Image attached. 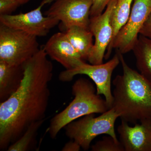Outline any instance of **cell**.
<instances>
[{"label":"cell","instance_id":"7a4b0ae2","mask_svg":"<svg viewBox=\"0 0 151 151\" xmlns=\"http://www.w3.org/2000/svg\"><path fill=\"white\" fill-rule=\"evenodd\" d=\"M118 52L123 70L113 81L112 108L122 121L135 124L151 119V81L132 69Z\"/></svg>","mask_w":151,"mask_h":151},{"label":"cell","instance_id":"5b68a950","mask_svg":"<svg viewBox=\"0 0 151 151\" xmlns=\"http://www.w3.org/2000/svg\"><path fill=\"white\" fill-rule=\"evenodd\" d=\"M40 48L37 37L0 24V61L23 65Z\"/></svg>","mask_w":151,"mask_h":151},{"label":"cell","instance_id":"7c38bea8","mask_svg":"<svg viewBox=\"0 0 151 151\" xmlns=\"http://www.w3.org/2000/svg\"><path fill=\"white\" fill-rule=\"evenodd\" d=\"M43 47L47 56L60 63L65 70L73 69L84 61L64 32L54 34Z\"/></svg>","mask_w":151,"mask_h":151},{"label":"cell","instance_id":"8992f818","mask_svg":"<svg viewBox=\"0 0 151 151\" xmlns=\"http://www.w3.org/2000/svg\"><path fill=\"white\" fill-rule=\"evenodd\" d=\"M120 63L119 53L116 52L113 58L105 63L94 65L84 61L73 69L63 70L60 73L59 79L63 82H68L73 80L76 76H87L94 82L97 94L104 96L110 109L113 101L111 78L113 71Z\"/></svg>","mask_w":151,"mask_h":151},{"label":"cell","instance_id":"5bb4252c","mask_svg":"<svg viewBox=\"0 0 151 151\" xmlns=\"http://www.w3.org/2000/svg\"><path fill=\"white\" fill-rule=\"evenodd\" d=\"M83 60H88L94 46L93 34L89 28L72 26L63 32Z\"/></svg>","mask_w":151,"mask_h":151},{"label":"cell","instance_id":"ffe728a7","mask_svg":"<svg viewBox=\"0 0 151 151\" xmlns=\"http://www.w3.org/2000/svg\"><path fill=\"white\" fill-rule=\"evenodd\" d=\"M111 0H92L90 17L101 14Z\"/></svg>","mask_w":151,"mask_h":151},{"label":"cell","instance_id":"603a6c76","mask_svg":"<svg viewBox=\"0 0 151 151\" xmlns=\"http://www.w3.org/2000/svg\"><path fill=\"white\" fill-rule=\"evenodd\" d=\"M21 5L24 4L29 1L30 0H17Z\"/></svg>","mask_w":151,"mask_h":151},{"label":"cell","instance_id":"7402d4cb","mask_svg":"<svg viewBox=\"0 0 151 151\" xmlns=\"http://www.w3.org/2000/svg\"><path fill=\"white\" fill-rule=\"evenodd\" d=\"M81 147L79 144L73 140L66 143L62 149L63 151H78Z\"/></svg>","mask_w":151,"mask_h":151},{"label":"cell","instance_id":"3957f363","mask_svg":"<svg viewBox=\"0 0 151 151\" xmlns=\"http://www.w3.org/2000/svg\"><path fill=\"white\" fill-rule=\"evenodd\" d=\"M74 99L68 106L52 119L48 132L55 139L63 128L82 117L92 113H105L109 109L105 99L98 94L94 84L87 78H80L72 86Z\"/></svg>","mask_w":151,"mask_h":151},{"label":"cell","instance_id":"30bf717a","mask_svg":"<svg viewBox=\"0 0 151 151\" xmlns=\"http://www.w3.org/2000/svg\"><path fill=\"white\" fill-rule=\"evenodd\" d=\"M92 0H55L45 12L57 19L64 29L78 26L89 29Z\"/></svg>","mask_w":151,"mask_h":151},{"label":"cell","instance_id":"e0dca14e","mask_svg":"<svg viewBox=\"0 0 151 151\" xmlns=\"http://www.w3.org/2000/svg\"><path fill=\"white\" fill-rule=\"evenodd\" d=\"M134 1L117 0L116 6L113 10L111 17V22L113 30V38L110 46L119 31L128 21L132 9V4Z\"/></svg>","mask_w":151,"mask_h":151},{"label":"cell","instance_id":"277c9868","mask_svg":"<svg viewBox=\"0 0 151 151\" xmlns=\"http://www.w3.org/2000/svg\"><path fill=\"white\" fill-rule=\"evenodd\" d=\"M94 116V113L86 115L64 127L68 137L79 144L84 151L88 150L92 141L100 135H109L116 140H119L115 132V124L119 116L115 109L110 108L98 117Z\"/></svg>","mask_w":151,"mask_h":151},{"label":"cell","instance_id":"9a60e30c","mask_svg":"<svg viewBox=\"0 0 151 151\" xmlns=\"http://www.w3.org/2000/svg\"><path fill=\"white\" fill-rule=\"evenodd\" d=\"M132 51L138 70L151 81V39L139 35Z\"/></svg>","mask_w":151,"mask_h":151},{"label":"cell","instance_id":"8fae6325","mask_svg":"<svg viewBox=\"0 0 151 151\" xmlns=\"http://www.w3.org/2000/svg\"><path fill=\"white\" fill-rule=\"evenodd\" d=\"M131 127L122 121L117 129L125 151H151V119Z\"/></svg>","mask_w":151,"mask_h":151},{"label":"cell","instance_id":"4fadbf2b","mask_svg":"<svg viewBox=\"0 0 151 151\" xmlns=\"http://www.w3.org/2000/svg\"><path fill=\"white\" fill-rule=\"evenodd\" d=\"M24 65H12L0 61L1 103L8 99L19 87L24 76Z\"/></svg>","mask_w":151,"mask_h":151},{"label":"cell","instance_id":"ac0fdd59","mask_svg":"<svg viewBox=\"0 0 151 151\" xmlns=\"http://www.w3.org/2000/svg\"><path fill=\"white\" fill-rule=\"evenodd\" d=\"M92 151H125L120 141H116L111 136L103 137L91 147Z\"/></svg>","mask_w":151,"mask_h":151},{"label":"cell","instance_id":"52a82bcc","mask_svg":"<svg viewBox=\"0 0 151 151\" xmlns=\"http://www.w3.org/2000/svg\"><path fill=\"white\" fill-rule=\"evenodd\" d=\"M151 14V0H134L129 19L107 49L105 59L110 57L113 49L123 55L132 51L141 29Z\"/></svg>","mask_w":151,"mask_h":151},{"label":"cell","instance_id":"9c48e42d","mask_svg":"<svg viewBox=\"0 0 151 151\" xmlns=\"http://www.w3.org/2000/svg\"><path fill=\"white\" fill-rule=\"evenodd\" d=\"M117 2V0H111L103 13L90 17L89 29L94 38V46L88 60L90 64L103 63L105 52L113 38L111 17Z\"/></svg>","mask_w":151,"mask_h":151},{"label":"cell","instance_id":"d6986e66","mask_svg":"<svg viewBox=\"0 0 151 151\" xmlns=\"http://www.w3.org/2000/svg\"><path fill=\"white\" fill-rule=\"evenodd\" d=\"M20 5L17 0H0V15L11 14Z\"/></svg>","mask_w":151,"mask_h":151},{"label":"cell","instance_id":"2e32d148","mask_svg":"<svg viewBox=\"0 0 151 151\" xmlns=\"http://www.w3.org/2000/svg\"><path fill=\"white\" fill-rule=\"evenodd\" d=\"M45 119L40 120L30 124L24 133L14 142L9 146L8 151H27L31 149L34 144L37 132Z\"/></svg>","mask_w":151,"mask_h":151},{"label":"cell","instance_id":"6da1fadb","mask_svg":"<svg viewBox=\"0 0 151 151\" xmlns=\"http://www.w3.org/2000/svg\"><path fill=\"white\" fill-rule=\"evenodd\" d=\"M43 46L24 65V76L13 94L0 103V149L7 150L29 126L45 119L53 65Z\"/></svg>","mask_w":151,"mask_h":151},{"label":"cell","instance_id":"44dd1931","mask_svg":"<svg viewBox=\"0 0 151 151\" xmlns=\"http://www.w3.org/2000/svg\"><path fill=\"white\" fill-rule=\"evenodd\" d=\"M139 34L151 39V14L143 25L140 31Z\"/></svg>","mask_w":151,"mask_h":151},{"label":"cell","instance_id":"ba28073f","mask_svg":"<svg viewBox=\"0 0 151 151\" xmlns=\"http://www.w3.org/2000/svg\"><path fill=\"white\" fill-rule=\"evenodd\" d=\"M55 0H42L37 8L26 13L1 15L0 23L9 27L21 30L37 37L45 36L59 23L57 19L43 16L42 7Z\"/></svg>","mask_w":151,"mask_h":151}]
</instances>
